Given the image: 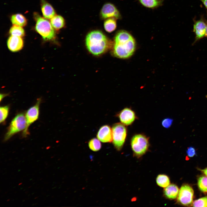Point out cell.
<instances>
[{
	"mask_svg": "<svg viewBox=\"0 0 207 207\" xmlns=\"http://www.w3.org/2000/svg\"><path fill=\"white\" fill-rule=\"evenodd\" d=\"M117 115L121 123L126 126L132 124L136 118L134 112L128 108H124Z\"/></svg>",
	"mask_w": 207,
	"mask_h": 207,
	"instance_id": "30bf717a",
	"label": "cell"
},
{
	"mask_svg": "<svg viewBox=\"0 0 207 207\" xmlns=\"http://www.w3.org/2000/svg\"><path fill=\"white\" fill-rule=\"evenodd\" d=\"M206 36L207 37V24H206Z\"/></svg>",
	"mask_w": 207,
	"mask_h": 207,
	"instance_id": "4dcf8cb0",
	"label": "cell"
},
{
	"mask_svg": "<svg viewBox=\"0 0 207 207\" xmlns=\"http://www.w3.org/2000/svg\"><path fill=\"white\" fill-rule=\"evenodd\" d=\"M207 9V0H200Z\"/></svg>",
	"mask_w": 207,
	"mask_h": 207,
	"instance_id": "83f0119b",
	"label": "cell"
},
{
	"mask_svg": "<svg viewBox=\"0 0 207 207\" xmlns=\"http://www.w3.org/2000/svg\"><path fill=\"white\" fill-rule=\"evenodd\" d=\"M198 184L200 190L203 192H207V177L202 176L198 179Z\"/></svg>",
	"mask_w": 207,
	"mask_h": 207,
	"instance_id": "7402d4cb",
	"label": "cell"
},
{
	"mask_svg": "<svg viewBox=\"0 0 207 207\" xmlns=\"http://www.w3.org/2000/svg\"><path fill=\"white\" fill-rule=\"evenodd\" d=\"M101 19H106L110 18L119 19L120 14L115 6L110 3H107L102 7L100 12Z\"/></svg>",
	"mask_w": 207,
	"mask_h": 207,
	"instance_id": "9c48e42d",
	"label": "cell"
},
{
	"mask_svg": "<svg viewBox=\"0 0 207 207\" xmlns=\"http://www.w3.org/2000/svg\"><path fill=\"white\" fill-rule=\"evenodd\" d=\"M206 25L202 19L197 20L193 25V32L195 35L194 43L206 36Z\"/></svg>",
	"mask_w": 207,
	"mask_h": 207,
	"instance_id": "4fadbf2b",
	"label": "cell"
},
{
	"mask_svg": "<svg viewBox=\"0 0 207 207\" xmlns=\"http://www.w3.org/2000/svg\"><path fill=\"white\" fill-rule=\"evenodd\" d=\"M26 124V118L24 114L20 113L17 114L11 121L4 141H7L16 133L24 130Z\"/></svg>",
	"mask_w": 207,
	"mask_h": 207,
	"instance_id": "8992f818",
	"label": "cell"
},
{
	"mask_svg": "<svg viewBox=\"0 0 207 207\" xmlns=\"http://www.w3.org/2000/svg\"><path fill=\"white\" fill-rule=\"evenodd\" d=\"M41 1V10L44 17L51 19L56 15L55 10L52 5L45 0Z\"/></svg>",
	"mask_w": 207,
	"mask_h": 207,
	"instance_id": "5bb4252c",
	"label": "cell"
},
{
	"mask_svg": "<svg viewBox=\"0 0 207 207\" xmlns=\"http://www.w3.org/2000/svg\"><path fill=\"white\" fill-rule=\"evenodd\" d=\"M0 110V123L3 122L7 118L9 111V107L6 106L1 107Z\"/></svg>",
	"mask_w": 207,
	"mask_h": 207,
	"instance_id": "cb8c5ba5",
	"label": "cell"
},
{
	"mask_svg": "<svg viewBox=\"0 0 207 207\" xmlns=\"http://www.w3.org/2000/svg\"><path fill=\"white\" fill-rule=\"evenodd\" d=\"M113 53L116 57L126 59L133 55L136 48L135 40L129 32L121 30L115 35Z\"/></svg>",
	"mask_w": 207,
	"mask_h": 207,
	"instance_id": "6da1fadb",
	"label": "cell"
},
{
	"mask_svg": "<svg viewBox=\"0 0 207 207\" xmlns=\"http://www.w3.org/2000/svg\"><path fill=\"white\" fill-rule=\"evenodd\" d=\"M105 30L108 32H111L114 31L116 27L115 18H110L106 19L104 23Z\"/></svg>",
	"mask_w": 207,
	"mask_h": 207,
	"instance_id": "ac0fdd59",
	"label": "cell"
},
{
	"mask_svg": "<svg viewBox=\"0 0 207 207\" xmlns=\"http://www.w3.org/2000/svg\"><path fill=\"white\" fill-rule=\"evenodd\" d=\"M200 170L207 176V168L204 169H200Z\"/></svg>",
	"mask_w": 207,
	"mask_h": 207,
	"instance_id": "f1b7e54d",
	"label": "cell"
},
{
	"mask_svg": "<svg viewBox=\"0 0 207 207\" xmlns=\"http://www.w3.org/2000/svg\"><path fill=\"white\" fill-rule=\"evenodd\" d=\"M12 24L21 27L25 26L27 24V20L22 15L18 14L12 15L11 18Z\"/></svg>",
	"mask_w": 207,
	"mask_h": 207,
	"instance_id": "2e32d148",
	"label": "cell"
},
{
	"mask_svg": "<svg viewBox=\"0 0 207 207\" xmlns=\"http://www.w3.org/2000/svg\"><path fill=\"white\" fill-rule=\"evenodd\" d=\"M7 94H0V101H1V100L4 97L7 96Z\"/></svg>",
	"mask_w": 207,
	"mask_h": 207,
	"instance_id": "f546056e",
	"label": "cell"
},
{
	"mask_svg": "<svg viewBox=\"0 0 207 207\" xmlns=\"http://www.w3.org/2000/svg\"><path fill=\"white\" fill-rule=\"evenodd\" d=\"M112 129L113 144L117 150L120 151L122 149L126 139L127 129L125 125L120 123L114 124Z\"/></svg>",
	"mask_w": 207,
	"mask_h": 207,
	"instance_id": "5b68a950",
	"label": "cell"
},
{
	"mask_svg": "<svg viewBox=\"0 0 207 207\" xmlns=\"http://www.w3.org/2000/svg\"><path fill=\"white\" fill-rule=\"evenodd\" d=\"M173 122L172 119L170 118H166L163 120L162 122V126L166 129L170 128Z\"/></svg>",
	"mask_w": 207,
	"mask_h": 207,
	"instance_id": "484cf974",
	"label": "cell"
},
{
	"mask_svg": "<svg viewBox=\"0 0 207 207\" xmlns=\"http://www.w3.org/2000/svg\"><path fill=\"white\" fill-rule=\"evenodd\" d=\"M50 23L54 29L57 30L63 27L65 24L64 18L61 16L56 15L50 19Z\"/></svg>",
	"mask_w": 207,
	"mask_h": 207,
	"instance_id": "e0dca14e",
	"label": "cell"
},
{
	"mask_svg": "<svg viewBox=\"0 0 207 207\" xmlns=\"http://www.w3.org/2000/svg\"><path fill=\"white\" fill-rule=\"evenodd\" d=\"M35 18L36 21L35 29L45 41L53 39L55 37L54 28L47 19L35 14Z\"/></svg>",
	"mask_w": 207,
	"mask_h": 207,
	"instance_id": "3957f363",
	"label": "cell"
},
{
	"mask_svg": "<svg viewBox=\"0 0 207 207\" xmlns=\"http://www.w3.org/2000/svg\"><path fill=\"white\" fill-rule=\"evenodd\" d=\"M145 6L149 8H153L158 6L160 2L158 0H139Z\"/></svg>",
	"mask_w": 207,
	"mask_h": 207,
	"instance_id": "603a6c76",
	"label": "cell"
},
{
	"mask_svg": "<svg viewBox=\"0 0 207 207\" xmlns=\"http://www.w3.org/2000/svg\"><path fill=\"white\" fill-rule=\"evenodd\" d=\"M41 101V99H38L36 104L30 108L26 112L25 115L26 126L22 133V136L24 137H26L28 135V129L30 125L39 118V105Z\"/></svg>",
	"mask_w": 207,
	"mask_h": 207,
	"instance_id": "52a82bcc",
	"label": "cell"
},
{
	"mask_svg": "<svg viewBox=\"0 0 207 207\" xmlns=\"http://www.w3.org/2000/svg\"><path fill=\"white\" fill-rule=\"evenodd\" d=\"M22 184V183H20L18 184V185H21V184Z\"/></svg>",
	"mask_w": 207,
	"mask_h": 207,
	"instance_id": "1f68e13d",
	"label": "cell"
},
{
	"mask_svg": "<svg viewBox=\"0 0 207 207\" xmlns=\"http://www.w3.org/2000/svg\"><path fill=\"white\" fill-rule=\"evenodd\" d=\"M193 206L194 207H207V196L195 200L193 203Z\"/></svg>",
	"mask_w": 207,
	"mask_h": 207,
	"instance_id": "d4e9b609",
	"label": "cell"
},
{
	"mask_svg": "<svg viewBox=\"0 0 207 207\" xmlns=\"http://www.w3.org/2000/svg\"><path fill=\"white\" fill-rule=\"evenodd\" d=\"M100 141L97 138H94L91 139L88 142V146L90 149L94 152L98 151L101 147Z\"/></svg>",
	"mask_w": 207,
	"mask_h": 207,
	"instance_id": "44dd1931",
	"label": "cell"
},
{
	"mask_svg": "<svg viewBox=\"0 0 207 207\" xmlns=\"http://www.w3.org/2000/svg\"><path fill=\"white\" fill-rule=\"evenodd\" d=\"M187 154L189 157H193L196 154L195 150L194 147H189L186 151Z\"/></svg>",
	"mask_w": 207,
	"mask_h": 207,
	"instance_id": "4316f807",
	"label": "cell"
},
{
	"mask_svg": "<svg viewBox=\"0 0 207 207\" xmlns=\"http://www.w3.org/2000/svg\"><path fill=\"white\" fill-rule=\"evenodd\" d=\"M193 190L191 187L187 184L183 185L178 194V201L185 206L191 204L193 202Z\"/></svg>",
	"mask_w": 207,
	"mask_h": 207,
	"instance_id": "ba28073f",
	"label": "cell"
},
{
	"mask_svg": "<svg viewBox=\"0 0 207 207\" xmlns=\"http://www.w3.org/2000/svg\"><path fill=\"white\" fill-rule=\"evenodd\" d=\"M131 145L134 155L139 158L148 150L150 145L149 138L143 134H135L131 139Z\"/></svg>",
	"mask_w": 207,
	"mask_h": 207,
	"instance_id": "277c9868",
	"label": "cell"
},
{
	"mask_svg": "<svg viewBox=\"0 0 207 207\" xmlns=\"http://www.w3.org/2000/svg\"><path fill=\"white\" fill-rule=\"evenodd\" d=\"M7 45L9 49L13 52L21 50L23 46V41L22 37L10 36L7 40Z\"/></svg>",
	"mask_w": 207,
	"mask_h": 207,
	"instance_id": "7c38bea8",
	"label": "cell"
},
{
	"mask_svg": "<svg viewBox=\"0 0 207 207\" xmlns=\"http://www.w3.org/2000/svg\"><path fill=\"white\" fill-rule=\"evenodd\" d=\"M97 137L103 143H110L112 141V129L108 125L102 126L98 131Z\"/></svg>",
	"mask_w": 207,
	"mask_h": 207,
	"instance_id": "8fae6325",
	"label": "cell"
},
{
	"mask_svg": "<svg viewBox=\"0 0 207 207\" xmlns=\"http://www.w3.org/2000/svg\"><path fill=\"white\" fill-rule=\"evenodd\" d=\"M9 33L12 36L22 37L25 34V31L22 27L13 25L10 28Z\"/></svg>",
	"mask_w": 207,
	"mask_h": 207,
	"instance_id": "ffe728a7",
	"label": "cell"
},
{
	"mask_svg": "<svg viewBox=\"0 0 207 207\" xmlns=\"http://www.w3.org/2000/svg\"><path fill=\"white\" fill-rule=\"evenodd\" d=\"M85 44L88 51L95 55L105 53L110 46V42L101 31L93 30L89 32L85 39Z\"/></svg>",
	"mask_w": 207,
	"mask_h": 207,
	"instance_id": "7a4b0ae2",
	"label": "cell"
},
{
	"mask_svg": "<svg viewBox=\"0 0 207 207\" xmlns=\"http://www.w3.org/2000/svg\"><path fill=\"white\" fill-rule=\"evenodd\" d=\"M179 191L178 187L176 185L172 184L165 187L164 189L163 194L168 199H174L177 197Z\"/></svg>",
	"mask_w": 207,
	"mask_h": 207,
	"instance_id": "9a60e30c",
	"label": "cell"
},
{
	"mask_svg": "<svg viewBox=\"0 0 207 207\" xmlns=\"http://www.w3.org/2000/svg\"><path fill=\"white\" fill-rule=\"evenodd\" d=\"M157 184L159 186L165 188L170 184V180L169 177L164 174H160L158 175L156 178Z\"/></svg>",
	"mask_w": 207,
	"mask_h": 207,
	"instance_id": "d6986e66",
	"label": "cell"
}]
</instances>
